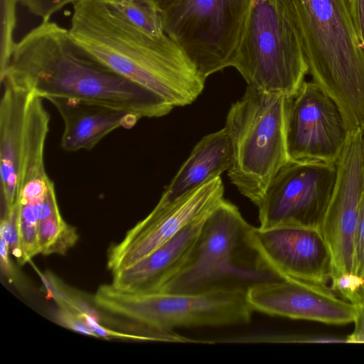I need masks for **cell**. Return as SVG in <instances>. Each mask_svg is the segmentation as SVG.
<instances>
[{"label": "cell", "mask_w": 364, "mask_h": 364, "mask_svg": "<svg viewBox=\"0 0 364 364\" xmlns=\"http://www.w3.org/2000/svg\"><path fill=\"white\" fill-rule=\"evenodd\" d=\"M73 5L72 36L107 68L173 109L202 93L205 79L167 34L135 25L112 0H77Z\"/></svg>", "instance_id": "7a4b0ae2"}, {"label": "cell", "mask_w": 364, "mask_h": 364, "mask_svg": "<svg viewBox=\"0 0 364 364\" xmlns=\"http://www.w3.org/2000/svg\"><path fill=\"white\" fill-rule=\"evenodd\" d=\"M309 73L339 107L348 131L364 121V49L347 0H292Z\"/></svg>", "instance_id": "3957f363"}, {"label": "cell", "mask_w": 364, "mask_h": 364, "mask_svg": "<svg viewBox=\"0 0 364 364\" xmlns=\"http://www.w3.org/2000/svg\"><path fill=\"white\" fill-rule=\"evenodd\" d=\"M356 315L353 321L354 331L346 338L350 343H364V302L355 304Z\"/></svg>", "instance_id": "4316f807"}, {"label": "cell", "mask_w": 364, "mask_h": 364, "mask_svg": "<svg viewBox=\"0 0 364 364\" xmlns=\"http://www.w3.org/2000/svg\"><path fill=\"white\" fill-rule=\"evenodd\" d=\"M360 133H361V154H362L363 168V172H364V121L360 127Z\"/></svg>", "instance_id": "f546056e"}, {"label": "cell", "mask_w": 364, "mask_h": 364, "mask_svg": "<svg viewBox=\"0 0 364 364\" xmlns=\"http://www.w3.org/2000/svg\"><path fill=\"white\" fill-rule=\"evenodd\" d=\"M53 316L59 324L70 330L87 336H95L93 331L77 313L65 307L58 306V308L54 311Z\"/></svg>", "instance_id": "d4e9b609"}, {"label": "cell", "mask_w": 364, "mask_h": 364, "mask_svg": "<svg viewBox=\"0 0 364 364\" xmlns=\"http://www.w3.org/2000/svg\"><path fill=\"white\" fill-rule=\"evenodd\" d=\"M19 0H1L0 75L6 70L16 43L14 31L16 24V4Z\"/></svg>", "instance_id": "44dd1931"}, {"label": "cell", "mask_w": 364, "mask_h": 364, "mask_svg": "<svg viewBox=\"0 0 364 364\" xmlns=\"http://www.w3.org/2000/svg\"><path fill=\"white\" fill-rule=\"evenodd\" d=\"M287 97L248 86L232 103L225 129L232 147L231 183L256 206L289 161L286 142Z\"/></svg>", "instance_id": "8992f818"}, {"label": "cell", "mask_w": 364, "mask_h": 364, "mask_svg": "<svg viewBox=\"0 0 364 364\" xmlns=\"http://www.w3.org/2000/svg\"><path fill=\"white\" fill-rule=\"evenodd\" d=\"M234 67L248 86L293 95L309 73L292 0H251Z\"/></svg>", "instance_id": "5b68a950"}, {"label": "cell", "mask_w": 364, "mask_h": 364, "mask_svg": "<svg viewBox=\"0 0 364 364\" xmlns=\"http://www.w3.org/2000/svg\"><path fill=\"white\" fill-rule=\"evenodd\" d=\"M47 100L63 121L60 145L68 151L90 150L112 131L130 129L140 119L131 113L80 100L50 97Z\"/></svg>", "instance_id": "2e32d148"}, {"label": "cell", "mask_w": 364, "mask_h": 364, "mask_svg": "<svg viewBox=\"0 0 364 364\" xmlns=\"http://www.w3.org/2000/svg\"><path fill=\"white\" fill-rule=\"evenodd\" d=\"M350 132L336 102L315 82L287 97L286 142L289 160L336 164Z\"/></svg>", "instance_id": "30bf717a"}, {"label": "cell", "mask_w": 364, "mask_h": 364, "mask_svg": "<svg viewBox=\"0 0 364 364\" xmlns=\"http://www.w3.org/2000/svg\"><path fill=\"white\" fill-rule=\"evenodd\" d=\"M208 215L185 227L138 262L112 273L111 284L127 291H160L186 264Z\"/></svg>", "instance_id": "9a60e30c"}, {"label": "cell", "mask_w": 364, "mask_h": 364, "mask_svg": "<svg viewBox=\"0 0 364 364\" xmlns=\"http://www.w3.org/2000/svg\"><path fill=\"white\" fill-rule=\"evenodd\" d=\"M0 102V177L4 210L15 205L18 196L26 108L29 91L8 82Z\"/></svg>", "instance_id": "e0dca14e"}, {"label": "cell", "mask_w": 364, "mask_h": 364, "mask_svg": "<svg viewBox=\"0 0 364 364\" xmlns=\"http://www.w3.org/2000/svg\"><path fill=\"white\" fill-rule=\"evenodd\" d=\"M154 1L162 11L171 4L174 0H151Z\"/></svg>", "instance_id": "f1b7e54d"}, {"label": "cell", "mask_w": 364, "mask_h": 364, "mask_svg": "<svg viewBox=\"0 0 364 364\" xmlns=\"http://www.w3.org/2000/svg\"><path fill=\"white\" fill-rule=\"evenodd\" d=\"M357 35L364 49V0H347Z\"/></svg>", "instance_id": "484cf974"}, {"label": "cell", "mask_w": 364, "mask_h": 364, "mask_svg": "<svg viewBox=\"0 0 364 364\" xmlns=\"http://www.w3.org/2000/svg\"><path fill=\"white\" fill-rule=\"evenodd\" d=\"M249 240L264 264L280 279L323 285L331 280V254L319 228L252 226Z\"/></svg>", "instance_id": "4fadbf2b"}, {"label": "cell", "mask_w": 364, "mask_h": 364, "mask_svg": "<svg viewBox=\"0 0 364 364\" xmlns=\"http://www.w3.org/2000/svg\"><path fill=\"white\" fill-rule=\"evenodd\" d=\"M78 240L75 229L58 212L38 222L40 254H65Z\"/></svg>", "instance_id": "d6986e66"}, {"label": "cell", "mask_w": 364, "mask_h": 364, "mask_svg": "<svg viewBox=\"0 0 364 364\" xmlns=\"http://www.w3.org/2000/svg\"><path fill=\"white\" fill-rule=\"evenodd\" d=\"M337 175V163L289 160L273 178L257 206L259 227L300 225L319 228Z\"/></svg>", "instance_id": "9c48e42d"}, {"label": "cell", "mask_w": 364, "mask_h": 364, "mask_svg": "<svg viewBox=\"0 0 364 364\" xmlns=\"http://www.w3.org/2000/svg\"><path fill=\"white\" fill-rule=\"evenodd\" d=\"M252 226L225 198L208 215L186 264L160 291L198 293L241 289L279 278L252 247Z\"/></svg>", "instance_id": "277c9868"}, {"label": "cell", "mask_w": 364, "mask_h": 364, "mask_svg": "<svg viewBox=\"0 0 364 364\" xmlns=\"http://www.w3.org/2000/svg\"><path fill=\"white\" fill-rule=\"evenodd\" d=\"M139 27L155 34L165 33L163 11L151 0H112Z\"/></svg>", "instance_id": "ffe728a7"}, {"label": "cell", "mask_w": 364, "mask_h": 364, "mask_svg": "<svg viewBox=\"0 0 364 364\" xmlns=\"http://www.w3.org/2000/svg\"><path fill=\"white\" fill-rule=\"evenodd\" d=\"M224 199V186L217 176L171 202L159 200L143 220L119 242L110 246L107 266L112 273L129 267L167 242L193 222L208 215Z\"/></svg>", "instance_id": "8fae6325"}, {"label": "cell", "mask_w": 364, "mask_h": 364, "mask_svg": "<svg viewBox=\"0 0 364 364\" xmlns=\"http://www.w3.org/2000/svg\"><path fill=\"white\" fill-rule=\"evenodd\" d=\"M77 0H19L33 14L49 20L52 15L65 6L73 4Z\"/></svg>", "instance_id": "cb8c5ba5"}, {"label": "cell", "mask_w": 364, "mask_h": 364, "mask_svg": "<svg viewBox=\"0 0 364 364\" xmlns=\"http://www.w3.org/2000/svg\"><path fill=\"white\" fill-rule=\"evenodd\" d=\"M232 147L225 129L203 136L194 146L159 200L171 202L228 171Z\"/></svg>", "instance_id": "ac0fdd59"}, {"label": "cell", "mask_w": 364, "mask_h": 364, "mask_svg": "<svg viewBox=\"0 0 364 364\" xmlns=\"http://www.w3.org/2000/svg\"><path fill=\"white\" fill-rule=\"evenodd\" d=\"M92 301L98 309L132 323L136 329L156 333L178 327L246 323L253 311L247 290L241 289L188 294L143 292L109 284L100 285Z\"/></svg>", "instance_id": "52a82bcc"}, {"label": "cell", "mask_w": 364, "mask_h": 364, "mask_svg": "<svg viewBox=\"0 0 364 364\" xmlns=\"http://www.w3.org/2000/svg\"><path fill=\"white\" fill-rule=\"evenodd\" d=\"M0 80L43 99L80 100L139 119L163 117L173 109L102 64L74 39L69 29L50 20L43 21L16 43Z\"/></svg>", "instance_id": "6da1fadb"}, {"label": "cell", "mask_w": 364, "mask_h": 364, "mask_svg": "<svg viewBox=\"0 0 364 364\" xmlns=\"http://www.w3.org/2000/svg\"><path fill=\"white\" fill-rule=\"evenodd\" d=\"M337 167L336 186L319 226L331 254V284L353 275V237L364 192L360 128L350 132Z\"/></svg>", "instance_id": "7c38bea8"}, {"label": "cell", "mask_w": 364, "mask_h": 364, "mask_svg": "<svg viewBox=\"0 0 364 364\" xmlns=\"http://www.w3.org/2000/svg\"><path fill=\"white\" fill-rule=\"evenodd\" d=\"M251 0H174L163 10L164 29L200 75L232 67Z\"/></svg>", "instance_id": "ba28073f"}, {"label": "cell", "mask_w": 364, "mask_h": 364, "mask_svg": "<svg viewBox=\"0 0 364 364\" xmlns=\"http://www.w3.org/2000/svg\"><path fill=\"white\" fill-rule=\"evenodd\" d=\"M353 274L364 279V192L360 198L358 218L353 237Z\"/></svg>", "instance_id": "603a6c76"}, {"label": "cell", "mask_w": 364, "mask_h": 364, "mask_svg": "<svg viewBox=\"0 0 364 364\" xmlns=\"http://www.w3.org/2000/svg\"><path fill=\"white\" fill-rule=\"evenodd\" d=\"M9 247L7 243L1 239L0 255L1 266L5 274H11V267L9 259Z\"/></svg>", "instance_id": "83f0119b"}, {"label": "cell", "mask_w": 364, "mask_h": 364, "mask_svg": "<svg viewBox=\"0 0 364 364\" xmlns=\"http://www.w3.org/2000/svg\"><path fill=\"white\" fill-rule=\"evenodd\" d=\"M0 232L1 239L7 243L9 252L13 254L18 262L22 264L18 205L16 203L11 208L4 210L1 220Z\"/></svg>", "instance_id": "7402d4cb"}, {"label": "cell", "mask_w": 364, "mask_h": 364, "mask_svg": "<svg viewBox=\"0 0 364 364\" xmlns=\"http://www.w3.org/2000/svg\"><path fill=\"white\" fill-rule=\"evenodd\" d=\"M333 291L323 284L280 279L251 286L247 299L253 311L269 316L336 325L353 322L355 304Z\"/></svg>", "instance_id": "5bb4252c"}]
</instances>
